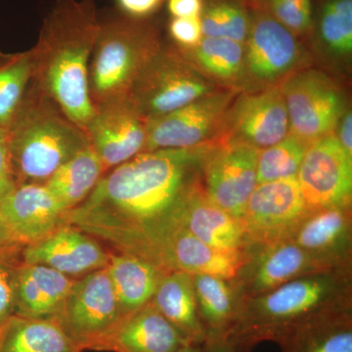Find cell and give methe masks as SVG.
I'll return each mask as SVG.
<instances>
[{"instance_id":"6da1fadb","label":"cell","mask_w":352,"mask_h":352,"mask_svg":"<svg viewBox=\"0 0 352 352\" xmlns=\"http://www.w3.org/2000/svg\"><path fill=\"white\" fill-rule=\"evenodd\" d=\"M215 143L140 153L104 173L90 195L67 212L65 224L143 258L155 241L179 226L183 201L201 184V166Z\"/></svg>"},{"instance_id":"7a4b0ae2","label":"cell","mask_w":352,"mask_h":352,"mask_svg":"<svg viewBox=\"0 0 352 352\" xmlns=\"http://www.w3.org/2000/svg\"><path fill=\"white\" fill-rule=\"evenodd\" d=\"M98 31L96 0H56L31 50L32 82L85 132L95 109L88 73Z\"/></svg>"},{"instance_id":"3957f363","label":"cell","mask_w":352,"mask_h":352,"mask_svg":"<svg viewBox=\"0 0 352 352\" xmlns=\"http://www.w3.org/2000/svg\"><path fill=\"white\" fill-rule=\"evenodd\" d=\"M351 305V267L311 273L245 298L226 339L236 352H250L318 315Z\"/></svg>"},{"instance_id":"277c9868","label":"cell","mask_w":352,"mask_h":352,"mask_svg":"<svg viewBox=\"0 0 352 352\" xmlns=\"http://www.w3.org/2000/svg\"><path fill=\"white\" fill-rule=\"evenodd\" d=\"M6 131L17 185L45 184L60 166L89 145L85 132L32 80Z\"/></svg>"},{"instance_id":"5b68a950","label":"cell","mask_w":352,"mask_h":352,"mask_svg":"<svg viewBox=\"0 0 352 352\" xmlns=\"http://www.w3.org/2000/svg\"><path fill=\"white\" fill-rule=\"evenodd\" d=\"M146 19L122 13L99 18L88 73L94 107L129 96L142 69L161 50L159 32Z\"/></svg>"},{"instance_id":"8992f818","label":"cell","mask_w":352,"mask_h":352,"mask_svg":"<svg viewBox=\"0 0 352 352\" xmlns=\"http://www.w3.org/2000/svg\"><path fill=\"white\" fill-rule=\"evenodd\" d=\"M214 91L212 83L195 67L175 51L161 48L138 76L129 97L148 122Z\"/></svg>"},{"instance_id":"52a82bcc","label":"cell","mask_w":352,"mask_h":352,"mask_svg":"<svg viewBox=\"0 0 352 352\" xmlns=\"http://www.w3.org/2000/svg\"><path fill=\"white\" fill-rule=\"evenodd\" d=\"M289 120V133L311 143L333 133L346 113L340 88L321 72L289 74L280 85Z\"/></svg>"},{"instance_id":"ba28073f","label":"cell","mask_w":352,"mask_h":352,"mask_svg":"<svg viewBox=\"0 0 352 352\" xmlns=\"http://www.w3.org/2000/svg\"><path fill=\"white\" fill-rule=\"evenodd\" d=\"M122 317L107 268H103L75 279L56 321L82 351H95Z\"/></svg>"},{"instance_id":"9c48e42d","label":"cell","mask_w":352,"mask_h":352,"mask_svg":"<svg viewBox=\"0 0 352 352\" xmlns=\"http://www.w3.org/2000/svg\"><path fill=\"white\" fill-rule=\"evenodd\" d=\"M261 150L242 142L215 143L201 166V188L214 204L242 219L245 204L256 188Z\"/></svg>"},{"instance_id":"30bf717a","label":"cell","mask_w":352,"mask_h":352,"mask_svg":"<svg viewBox=\"0 0 352 352\" xmlns=\"http://www.w3.org/2000/svg\"><path fill=\"white\" fill-rule=\"evenodd\" d=\"M296 179L309 212L351 207L352 159L335 134H327L310 143Z\"/></svg>"},{"instance_id":"8fae6325","label":"cell","mask_w":352,"mask_h":352,"mask_svg":"<svg viewBox=\"0 0 352 352\" xmlns=\"http://www.w3.org/2000/svg\"><path fill=\"white\" fill-rule=\"evenodd\" d=\"M309 212L296 177L261 183L245 204L242 223L250 245L289 239Z\"/></svg>"},{"instance_id":"7c38bea8","label":"cell","mask_w":352,"mask_h":352,"mask_svg":"<svg viewBox=\"0 0 352 352\" xmlns=\"http://www.w3.org/2000/svg\"><path fill=\"white\" fill-rule=\"evenodd\" d=\"M232 91H214L188 105L148 120L145 151L191 149L212 142L230 107Z\"/></svg>"},{"instance_id":"4fadbf2b","label":"cell","mask_w":352,"mask_h":352,"mask_svg":"<svg viewBox=\"0 0 352 352\" xmlns=\"http://www.w3.org/2000/svg\"><path fill=\"white\" fill-rule=\"evenodd\" d=\"M94 108L85 134L105 173L145 151L147 120L129 96Z\"/></svg>"},{"instance_id":"5bb4252c","label":"cell","mask_w":352,"mask_h":352,"mask_svg":"<svg viewBox=\"0 0 352 352\" xmlns=\"http://www.w3.org/2000/svg\"><path fill=\"white\" fill-rule=\"evenodd\" d=\"M331 270L286 239L266 245H250L247 259L234 279L243 300L261 295L296 278Z\"/></svg>"},{"instance_id":"9a60e30c","label":"cell","mask_w":352,"mask_h":352,"mask_svg":"<svg viewBox=\"0 0 352 352\" xmlns=\"http://www.w3.org/2000/svg\"><path fill=\"white\" fill-rule=\"evenodd\" d=\"M222 142H242L258 150L276 144L289 133V120L279 87L242 95L228 108Z\"/></svg>"},{"instance_id":"2e32d148","label":"cell","mask_w":352,"mask_h":352,"mask_svg":"<svg viewBox=\"0 0 352 352\" xmlns=\"http://www.w3.org/2000/svg\"><path fill=\"white\" fill-rule=\"evenodd\" d=\"M300 59L302 50L295 34L265 9H254L245 43L248 76L258 82H276L292 74Z\"/></svg>"},{"instance_id":"e0dca14e","label":"cell","mask_w":352,"mask_h":352,"mask_svg":"<svg viewBox=\"0 0 352 352\" xmlns=\"http://www.w3.org/2000/svg\"><path fill=\"white\" fill-rule=\"evenodd\" d=\"M110 252L78 227L63 224L21 251V261L41 264L73 279L107 267Z\"/></svg>"},{"instance_id":"ac0fdd59","label":"cell","mask_w":352,"mask_h":352,"mask_svg":"<svg viewBox=\"0 0 352 352\" xmlns=\"http://www.w3.org/2000/svg\"><path fill=\"white\" fill-rule=\"evenodd\" d=\"M351 207L312 210L289 239L325 267H351Z\"/></svg>"},{"instance_id":"d6986e66","label":"cell","mask_w":352,"mask_h":352,"mask_svg":"<svg viewBox=\"0 0 352 352\" xmlns=\"http://www.w3.org/2000/svg\"><path fill=\"white\" fill-rule=\"evenodd\" d=\"M68 210L44 184H18L0 201V214L23 245L32 244L65 224Z\"/></svg>"},{"instance_id":"ffe728a7","label":"cell","mask_w":352,"mask_h":352,"mask_svg":"<svg viewBox=\"0 0 352 352\" xmlns=\"http://www.w3.org/2000/svg\"><path fill=\"white\" fill-rule=\"evenodd\" d=\"M191 344L149 302L124 315L95 351L115 352H171Z\"/></svg>"},{"instance_id":"44dd1931","label":"cell","mask_w":352,"mask_h":352,"mask_svg":"<svg viewBox=\"0 0 352 352\" xmlns=\"http://www.w3.org/2000/svg\"><path fill=\"white\" fill-rule=\"evenodd\" d=\"M178 223L219 251L243 252L250 245L242 220L210 200L201 188V183L183 201Z\"/></svg>"},{"instance_id":"7402d4cb","label":"cell","mask_w":352,"mask_h":352,"mask_svg":"<svg viewBox=\"0 0 352 352\" xmlns=\"http://www.w3.org/2000/svg\"><path fill=\"white\" fill-rule=\"evenodd\" d=\"M74 281L48 266L21 261L16 278L14 315L56 321Z\"/></svg>"},{"instance_id":"603a6c76","label":"cell","mask_w":352,"mask_h":352,"mask_svg":"<svg viewBox=\"0 0 352 352\" xmlns=\"http://www.w3.org/2000/svg\"><path fill=\"white\" fill-rule=\"evenodd\" d=\"M276 342L282 352H352V305L318 315Z\"/></svg>"},{"instance_id":"cb8c5ba5","label":"cell","mask_w":352,"mask_h":352,"mask_svg":"<svg viewBox=\"0 0 352 352\" xmlns=\"http://www.w3.org/2000/svg\"><path fill=\"white\" fill-rule=\"evenodd\" d=\"M107 271L122 316L151 302L168 273L154 263L126 252H111Z\"/></svg>"},{"instance_id":"d4e9b609","label":"cell","mask_w":352,"mask_h":352,"mask_svg":"<svg viewBox=\"0 0 352 352\" xmlns=\"http://www.w3.org/2000/svg\"><path fill=\"white\" fill-rule=\"evenodd\" d=\"M152 302L189 342L205 344L207 332L199 316L191 274L182 271L168 273L157 287Z\"/></svg>"},{"instance_id":"484cf974","label":"cell","mask_w":352,"mask_h":352,"mask_svg":"<svg viewBox=\"0 0 352 352\" xmlns=\"http://www.w3.org/2000/svg\"><path fill=\"white\" fill-rule=\"evenodd\" d=\"M197 307L208 337H226L237 321L242 295L234 280L208 274L192 275Z\"/></svg>"},{"instance_id":"4316f807","label":"cell","mask_w":352,"mask_h":352,"mask_svg":"<svg viewBox=\"0 0 352 352\" xmlns=\"http://www.w3.org/2000/svg\"><path fill=\"white\" fill-rule=\"evenodd\" d=\"M57 321L12 315L0 326V352H82Z\"/></svg>"},{"instance_id":"83f0119b","label":"cell","mask_w":352,"mask_h":352,"mask_svg":"<svg viewBox=\"0 0 352 352\" xmlns=\"http://www.w3.org/2000/svg\"><path fill=\"white\" fill-rule=\"evenodd\" d=\"M104 173L100 159L88 145L60 166L44 185L69 210L90 195Z\"/></svg>"},{"instance_id":"f1b7e54d","label":"cell","mask_w":352,"mask_h":352,"mask_svg":"<svg viewBox=\"0 0 352 352\" xmlns=\"http://www.w3.org/2000/svg\"><path fill=\"white\" fill-rule=\"evenodd\" d=\"M32 80L31 50L0 52V129L10 126Z\"/></svg>"},{"instance_id":"f546056e","label":"cell","mask_w":352,"mask_h":352,"mask_svg":"<svg viewBox=\"0 0 352 352\" xmlns=\"http://www.w3.org/2000/svg\"><path fill=\"white\" fill-rule=\"evenodd\" d=\"M327 52L347 57L352 52V0H322L312 29Z\"/></svg>"},{"instance_id":"4dcf8cb0","label":"cell","mask_w":352,"mask_h":352,"mask_svg":"<svg viewBox=\"0 0 352 352\" xmlns=\"http://www.w3.org/2000/svg\"><path fill=\"white\" fill-rule=\"evenodd\" d=\"M252 13L241 0H210L201 15L204 36L228 38L237 43L247 41Z\"/></svg>"},{"instance_id":"1f68e13d","label":"cell","mask_w":352,"mask_h":352,"mask_svg":"<svg viewBox=\"0 0 352 352\" xmlns=\"http://www.w3.org/2000/svg\"><path fill=\"white\" fill-rule=\"evenodd\" d=\"M192 52L194 61L214 78L231 80L242 75L245 68V44L228 38L204 36Z\"/></svg>"},{"instance_id":"d6a6232c","label":"cell","mask_w":352,"mask_h":352,"mask_svg":"<svg viewBox=\"0 0 352 352\" xmlns=\"http://www.w3.org/2000/svg\"><path fill=\"white\" fill-rule=\"evenodd\" d=\"M309 144L289 133L276 144L261 150L256 166L258 184L296 177Z\"/></svg>"},{"instance_id":"836d02e7","label":"cell","mask_w":352,"mask_h":352,"mask_svg":"<svg viewBox=\"0 0 352 352\" xmlns=\"http://www.w3.org/2000/svg\"><path fill=\"white\" fill-rule=\"evenodd\" d=\"M295 36L311 31L314 24L312 8L300 6L289 0H263L261 6Z\"/></svg>"},{"instance_id":"e575fe53","label":"cell","mask_w":352,"mask_h":352,"mask_svg":"<svg viewBox=\"0 0 352 352\" xmlns=\"http://www.w3.org/2000/svg\"><path fill=\"white\" fill-rule=\"evenodd\" d=\"M20 263L21 252L0 254V326L14 315L16 278Z\"/></svg>"},{"instance_id":"d590c367","label":"cell","mask_w":352,"mask_h":352,"mask_svg":"<svg viewBox=\"0 0 352 352\" xmlns=\"http://www.w3.org/2000/svg\"><path fill=\"white\" fill-rule=\"evenodd\" d=\"M171 38L182 47H195L204 38L201 17L173 18L168 25Z\"/></svg>"},{"instance_id":"8d00e7d4","label":"cell","mask_w":352,"mask_h":352,"mask_svg":"<svg viewBox=\"0 0 352 352\" xmlns=\"http://www.w3.org/2000/svg\"><path fill=\"white\" fill-rule=\"evenodd\" d=\"M17 186L11 166L6 129H0V201Z\"/></svg>"},{"instance_id":"74e56055","label":"cell","mask_w":352,"mask_h":352,"mask_svg":"<svg viewBox=\"0 0 352 352\" xmlns=\"http://www.w3.org/2000/svg\"><path fill=\"white\" fill-rule=\"evenodd\" d=\"M164 0H117L120 13L129 17L144 19L156 12Z\"/></svg>"},{"instance_id":"f35d334b","label":"cell","mask_w":352,"mask_h":352,"mask_svg":"<svg viewBox=\"0 0 352 352\" xmlns=\"http://www.w3.org/2000/svg\"><path fill=\"white\" fill-rule=\"evenodd\" d=\"M204 0H168V10L173 18L201 17Z\"/></svg>"},{"instance_id":"ab89813d","label":"cell","mask_w":352,"mask_h":352,"mask_svg":"<svg viewBox=\"0 0 352 352\" xmlns=\"http://www.w3.org/2000/svg\"><path fill=\"white\" fill-rule=\"evenodd\" d=\"M333 133L342 149L346 153L347 156L352 159V113L351 110H346V113L340 118Z\"/></svg>"},{"instance_id":"60d3db41","label":"cell","mask_w":352,"mask_h":352,"mask_svg":"<svg viewBox=\"0 0 352 352\" xmlns=\"http://www.w3.org/2000/svg\"><path fill=\"white\" fill-rule=\"evenodd\" d=\"M23 245L14 237L9 227L7 226L6 220L0 214V254L6 252H20Z\"/></svg>"},{"instance_id":"b9f144b4","label":"cell","mask_w":352,"mask_h":352,"mask_svg":"<svg viewBox=\"0 0 352 352\" xmlns=\"http://www.w3.org/2000/svg\"><path fill=\"white\" fill-rule=\"evenodd\" d=\"M203 346L205 352H236L226 337H208Z\"/></svg>"},{"instance_id":"7bdbcfd3","label":"cell","mask_w":352,"mask_h":352,"mask_svg":"<svg viewBox=\"0 0 352 352\" xmlns=\"http://www.w3.org/2000/svg\"><path fill=\"white\" fill-rule=\"evenodd\" d=\"M171 352H205L203 344H187Z\"/></svg>"},{"instance_id":"ee69618b","label":"cell","mask_w":352,"mask_h":352,"mask_svg":"<svg viewBox=\"0 0 352 352\" xmlns=\"http://www.w3.org/2000/svg\"><path fill=\"white\" fill-rule=\"evenodd\" d=\"M289 1L295 2V3L307 7V8H312V0H289Z\"/></svg>"},{"instance_id":"f6af8a7d","label":"cell","mask_w":352,"mask_h":352,"mask_svg":"<svg viewBox=\"0 0 352 352\" xmlns=\"http://www.w3.org/2000/svg\"><path fill=\"white\" fill-rule=\"evenodd\" d=\"M256 2H258V6H261V2H263V0H256Z\"/></svg>"}]
</instances>
